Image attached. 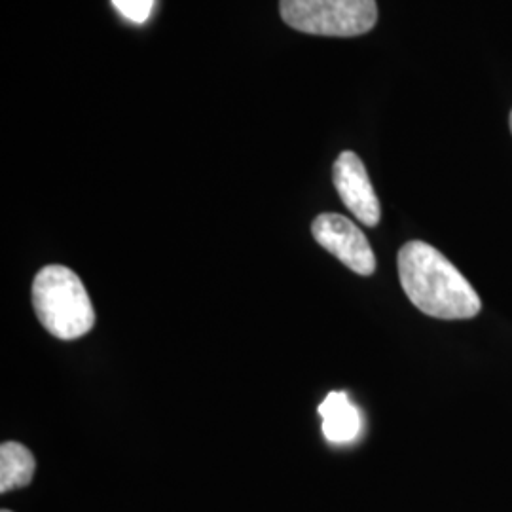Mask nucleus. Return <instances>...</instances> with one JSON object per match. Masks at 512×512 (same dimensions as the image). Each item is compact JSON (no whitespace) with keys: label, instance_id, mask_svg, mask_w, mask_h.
<instances>
[{"label":"nucleus","instance_id":"obj_1","mask_svg":"<svg viewBox=\"0 0 512 512\" xmlns=\"http://www.w3.org/2000/svg\"><path fill=\"white\" fill-rule=\"evenodd\" d=\"M399 279L410 302L425 315L454 321L473 319L482 300L458 268L425 241H408L399 251Z\"/></svg>","mask_w":512,"mask_h":512},{"label":"nucleus","instance_id":"obj_2","mask_svg":"<svg viewBox=\"0 0 512 512\" xmlns=\"http://www.w3.org/2000/svg\"><path fill=\"white\" fill-rule=\"evenodd\" d=\"M38 321L59 340L86 336L95 325L92 298L80 277L61 264L44 266L33 281Z\"/></svg>","mask_w":512,"mask_h":512},{"label":"nucleus","instance_id":"obj_3","mask_svg":"<svg viewBox=\"0 0 512 512\" xmlns=\"http://www.w3.org/2000/svg\"><path fill=\"white\" fill-rule=\"evenodd\" d=\"M283 21L319 37H359L378 23L376 0H279Z\"/></svg>","mask_w":512,"mask_h":512},{"label":"nucleus","instance_id":"obj_4","mask_svg":"<svg viewBox=\"0 0 512 512\" xmlns=\"http://www.w3.org/2000/svg\"><path fill=\"white\" fill-rule=\"evenodd\" d=\"M311 234L315 241L346 264L351 272L359 275H372L376 270V256L368 243L363 230H359L351 220L336 213H323L311 224Z\"/></svg>","mask_w":512,"mask_h":512},{"label":"nucleus","instance_id":"obj_5","mask_svg":"<svg viewBox=\"0 0 512 512\" xmlns=\"http://www.w3.org/2000/svg\"><path fill=\"white\" fill-rule=\"evenodd\" d=\"M332 183L349 211L365 226H378L382 217L380 200L370 183L363 160L355 152H342L332 165Z\"/></svg>","mask_w":512,"mask_h":512},{"label":"nucleus","instance_id":"obj_6","mask_svg":"<svg viewBox=\"0 0 512 512\" xmlns=\"http://www.w3.org/2000/svg\"><path fill=\"white\" fill-rule=\"evenodd\" d=\"M319 416L323 418V435L334 444H346L361 433L359 410L349 403L348 395L332 391L319 404Z\"/></svg>","mask_w":512,"mask_h":512},{"label":"nucleus","instance_id":"obj_7","mask_svg":"<svg viewBox=\"0 0 512 512\" xmlns=\"http://www.w3.org/2000/svg\"><path fill=\"white\" fill-rule=\"evenodd\" d=\"M37 469L33 452L19 442H2L0 446V494L31 484Z\"/></svg>","mask_w":512,"mask_h":512},{"label":"nucleus","instance_id":"obj_8","mask_svg":"<svg viewBox=\"0 0 512 512\" xmlns=\"http://www.w3.org/2000/svg\"><path fill=\"white\" fill-rule=\"evenodd\" d=\"M116 10L133 23H145L150 18L154 0H112Z\"/></svg>","mask_w":512,"mask_h":512},{"label":"nucleus","instance_id":"obj_9","mask_svg":"<svg viewBox=\"0 0 512 512\" xmlns=\"http://www.w3.org/2000/svg\"><path fill=\"white\" fill-rule=\"evenodd\" d=\"M2 512H12V511H8V509H2Z\"/></svg>","mask_w":512,"mask_h":512},{"label":"nucleus","instance_id":"obj_10","mask_svg":"<svg viewBox=\"0 0 512 512\" xmlns=\"http://www.w3.org/2000/svg\"><path fill=\"white\" fill-rule=\"evenodd\" d=\"M511 129H512V112H511Z\"/></svg>","mask_w":512,"mask_h":512}]
</instances>
